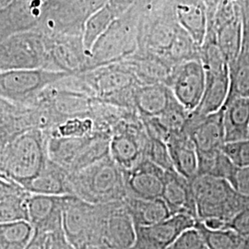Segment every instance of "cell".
<instances>
[{
    "label": "cell",
    "mask_w": 249,
    "mask_h": 249,
    "mask_svg": "<svg viewBox=\"0 0 249 249\" xmlns=\"http://www.w3.org/2000/svg\"><path fill=\"white\" fill-rule=\"evenodd\" d=\"M184 132L195 144L197 153L221 151L225 143L223 108L217 113L203 117H196L189 114Z\"/></svg>",
    "instance_id": "2e32d148"
},
{
    "label": "cell",
    "mask_w": 249,
    "mask_h": 249,
    "mask_svg": "<svg viewBox=\"0 0 249 249\" xmlns=\"http://www.w3.org/2000/svg\"><path fill=\"white\" fill-rule=\"evenodd\" d=\"M146 158L160 166L164 171L175 170L167 143L162 140L149 136V141L146 148Z\"/></svg>",
    "instance_id": "d6a6232c"
},
{
    "label": "cell",
    "mask_w": 249,
    "mask_h": 249,
    "mask_svg": "<svg viewBox=\"0 0 249 249\" xmlns=\"http://www.w3.org/2000/svg\"><path fill=\"white\" fill-rule=\"evenodd\" d=\"M123 203L137 227L154 225L172 216L169 208L161 197L148 199L126 196Z\"/></svg>",
    "instance_id": "d4e9b609"
},
{
    "label": "cell",
    "mask_w": 249,
    "mask_h": 249,
    "mask_svg": "<svg viewBox=\"0 0 249 249\" xmlns=\"http://www.w3.org/2000/svg\"><path fill=\"white\" fill-rule=\"evenodd\" d=\"M196 221L188 214L178 213L154 225L136 226L137 242L133 249H167L183 231L195 227Z\"/></svg>",
    "instance_id": "5bb4252c"
},
{
    "label": "cell",
    "mask_w": 249,
    "mask_h": 249,
    "mask_svg": "<svg viewBox=\"0 0 249 249\" xmlns=\"http://www.w3.org/2000/svg\"><path fill=\"white\" fill-rule=\"evenodd\" d=\"M229 183L238 196L246 203H249V167H237Z\"/></svg>",
    "instance_id": "8d00e7d4"
},
{
    "label": "cell",
    "mask_w": 249,
    "mask_h": 249,
    "mask_svg": "<svg viewBox=\"0 0 249 249\" xmlns=\"http://www.w3.org/2000/svg\"><path fill=\"white\" fill-rule=\"evenodd\" d=\"M99 229V206L75 195H66L62 210V230L75 249H95Z\"/></svg>",
    "instance_id": "52a82bcc"
},
{
    "label": "cell",
    "mask_w": 249,
    "mask_h": 249,
    "mask_svg": "<svg viewBox=\"0 0 249 249\" xmlns=\"http://www.w3.org/2000/svg\"><path fill=\"white\" fill-rule=\"evenodd\" d=\"M75 196L93 205L124 200L126 196L124 173L110 155L83 169L70 173Z\"/></svg>",
    "instance_id": "7a4b0ae2"
},
{
    "label": "cell",
    "mask_w": 249,
    "mask_h": 249,
    "mask_svg": "<svg viewBox=\"0 0 249 249\" xmlns=\"http://www.w3.org/2000/svg\"><path fill=\"white\" fill-rule=\"evenodd\" d=\"M120 62L132 71L141 84H166L172 69V66L160 56L144 51L142 53L136 52Z\"/></svg>",
    "instance_id": "7402d4cb"
},
{
    "label": "cell",
    "mask_w": 249,
    "mask_h": 249,
    "mask_svg": "<svg viewBox=\"0 0 249 249\" xmlns=\"http://www.w3.org/2000/svg\"><path fill=\"white\" fill-rule=\"evenodd\" d=\"M173 95L188 113L199 106L206 85V73L200 59H191L172 67L166 82Z\"/></svg>",
    "instance_id": "7c38bea8"
},
{
    "label": "cell",
    "mask_w": 249,
    "mask_h": 249,
    "mask_svg": "<svg viewBox=\"0 0 249 249\" xmlns=\"http://www.w3.org/2000/svg\"><path fill=\"white\" fill-rule=\"evenodd\" d=\"M167 249H208L202 235L196 227L183 231Z\"/></svg>",
    "instance_id": "e575fe53"
},
{
    "label": "cell",
    "mask_w": 249,
    "mask_h": 249,
    "mask_svg": "<svg viewBox=\"0 0 249 249\" xmlns=\"http://www.w3.org/2000/svg\"><path fill=\"white\" fill-rule=\"evenodd\" d=\"M166 143L175 170L187 180H193L198 174V156L190 137L184 131L172 133Z\"/></svg>",
    "instance_id": "603a6c76"
},
{
    "label": "cell",
    "mask_w": 249,
    "mask_h": 249,
    "mask_svg": "<svg viewBox=\"0 0 249 249\" xmlns=\"http://www.w3.org/2000/svg\"><path fill=\"white\" fill-rule=\"evenodd\" d=\"M69 75L45 69L0 71V98L33 105L47 87Z\"/></svg>",
    "instance_id": "ba28073f"
},
{
    "label": "cell",
    "mask_w": 249,
    "mask_h": 249,
    "mask_svg": "<svg viewBox=\"0 0 249 249\" xmlns=\"http://www.w3.org/2000/svg\"><path fill=\"white\" fill-rule=\"evenodd\" d=\"M124 173L126 196L138 198H159L164 188L165 171L145 158L137 166Z\"/></svg>",
    "instance_id": "9a60e30c"
},
{
    "label": "cell",
    "mask_w": 249,
    "mask_h": 249,
    "mask_svg": "<svg viewBox=\"0 0 249 249\" xmlns=\"http://www.w3.org/2000/svg\"><path fill=\"white\" fill-rule=\"evenodd\" d=\"M241 96L249 98V45H244L237 60L230 67V92L228 98Z\"/></svg>",
    "instance_id": "83f0119b"
},
{
    "label": "cell",
    "mask_w": 249,
    "mask_h": 249,
    "mask_svg": "<svg viewBox=\"0 0 249 249\" xmlns=\"http://www.w3.org/2000/svg\"><path fill=\"white\" fill-rule=\"evenodd\" d=\"M35 233L29 221L0 223V249H24Z\"/></svg>",
    "instance_id": "4316f807"
},
{
    "label": "cell",
    "mask_w": 249,
    "mask_h": 249,
    "mask_svg": "<svg viewBox=\"0 0 249 249\" xmlns=\"http://www.w3.org/2000/svg\"><path fill=\"white\" fill-rule=\"evenodd\" d=\"M141 26L129 14L116 18L93 45L89 55V70L120 62L140 49Z\"/></svg>",
    "instance_id": "5b68a950"
},
{
    "label": "cell",
    "mask_w": 249,
    "mask_h": 249,
    "mask_svg": "<svg viewBox=\"0 0 249 249\" xmlns=\"http://www.w3.org/2000/svg\"><path fill=\"white\" fill-rule=\"evenodd\" d=\"M49 233L35 229V233L24 249H47Z\"/></svg>",
    "instance_id": "ab89813d"
},
{
    "label": "cell",
    "mask_w": 249,
    "mask_h": 249,
    "mask_svg": "<svg viewBox=\"0 0 249 249\" xmlns=\"http://www.w3.org/2000/svg\"><path fill=\"white\" fill-rule=\"evenodd\" d=\"M205 241L208 249H239L244 238L231 229L212 230L197 220L195 225Z\"/></svg>",
    "instance_id": "4dcf8cb0"
},
{
    "label": "cell",
    "mask_w": 249,
    "mask_h": 249,
    "mask_svg": "<svg viewBox=\"0 0 249 249\" xmlns=\"http://www.w3.org/2000/svg\"><path fill=\"white\" fill-rule=\"evenodd\" d=\"M222 151L236 167H249V139L225 142Z\"/></svg>",
    "instance_id": "836d02e7"
},
{
    "label": "cell",
    "mask_w": 249,
    "mask_h": 249,
    "mask_svg": "<svg viewBox=\"0 0 249 249\" xmlns=\"http://www.w3.org/2000/svg\"><path fill=\"white\" fill-rule=\"evenodd\" d=\"M38 69L50 71L46 36L40 30L18 32L0 41V71Z\"/></svg>",
    "instance_id": "8992f818"
},
{
    "label": "cell",
    "mask_w": 249,
    "mask_h": 249,
    "mask_svg": "<svg viewBox=\"0 0 249 249\" xmlns=\"http://www.w3.org/2000/svg\"><path fill=\"white\" fill-rule=\"evenodd\" d=\"M239 249H249V239H244Z\"/></svg>",
    "instance_id": "b9f144b4"
},
{
    "label": "cell",
    "mask_w": 249,
    "mask_h": 249,
    "mask_svg": "<svg viewBox=\"0 0 249 249\" xmlns=\"http://www.w3.org/2000/svg\"><path fill=\"white\" fill-rule=\"evenodd\" d=\"M47 135L33 128L11 139L0 151V177L21 187L36 178L48 160Z\"/></svg>",
    "instance_id": "6da1fadb"
},
{
    "label": "cell",
    "mask_w": 249,
    "mask_h": 249,
    "mask_svg": "<svg viewBox=\"0 0 249 249\" xmlns=\"http://www.w3.org/2000/svg\"><path fill=\"white\" fill-rule=\"evenodd\" d=\"M148 141L142 122L118 119L111 127L110 156L123 171L132 169L146 158Z\"/></svg>",
    "instance_id": "8fae6325"
},
{
    "label": "cell",
    "mask_w": 249,
    "mask_h": 249,
    "mask_svg": "<svg viewBox=\"0 0 249 249\" xmlns=\"http://www.w3.org/2000/svg\"><path fill=\"white\" fill-rule=\"evenodd\" d=\"M200 49L201 47L196 45L187 32L179 26L177 36L163 56V60L173 67L178 63L200 59Z\"/></svg>",
    "instance_id": "f1b7e54d"
},
{
    "label": "cell",
    "mask_w": 249,
    "mask_h": 249,
    "mask_svg": "<svg viewBox=\"0 0 249 249\" xmlns=\"http://www.w3.org/2000/svg\"><path fill=\"white\" fill-rule=\"evenodd\" d=\"M248 239H249V238H248Z\"/></svg>",
    "instance_id": "ee69618b"
},
{
    "label": "cell",
    "mask_w": 249,
    "mask_h": 249,
    "mask_svg": "<svg viewBox=\"0 0 249 249\" xmlns=\"http://www.w3.org/2000/svg\"><path fill=\"white\" fill-rule=\"evenodd\" d=\"M25 189L17 183L0 177V199L22 192Z\"/></svg>",
    "instance_id": "f35d334b"
},
{
    "label": "cell",
    "mask_w": 249,
    "mask_h": 249,
    "mask_svg": "<svg viewBox=\"0 0 249 249\" xmlns=\"http://www.w3.org/2000/svg\"><path fill=\"white\" fill-rule=\"evenodd\" d=\"M161 198L169 208L172 215L188 214L198 220L191 182L179 175L177 171H165Z\"/></svg>",
    "instance_id": "ac0fdd59"
},
{
    "label": "cell",
    "mask_w": 249,
    "mask_h": 249,
    "mask_svg": "<svg viewBox=\"0 0 249 249\" xmlns=\"http://www.w3.org/2000/svg\"><path fill=\"white\" fill-rule=\"evenodd\" d=\"M47 249H75L68 242L63 232L62 228L49 233Z\"/></svg>",
    "instance_id": "74e56055"
},
{
    "label": "cell",
    "mask_w": 249,
    "mask_h": 249,
    "mask_svg": "<svg viewBox=\"0 0 249 249\" xmlns=\"http://www.w3.org/2000/svg\"><path fill=\"white\" fill-rule=\"evenodd\" d=\"M26 190L0 199V223L29 221L27 211Z\"/></svg>",
    "instance_id": "1f68e13d"
},
{
    "label": "cell",
    "mask_w": 249,
    "mask_h": 249,
    "mask_svg": "<svg viewBox=\"0 0 249 249\" xmlns=\"http://www.w3.org/2000/svg\"><path fill=\"white\" fill-rule=\"evenodd\" d=\"M205 226L212 230H221L226 229V222L218 218H209L204 221H201Z\"/></svg>",
    "instance_id": "60d3db41"
},
{
    "label": "cell",
    "mask_w": 249,
    "mask_h": 249,
    "mask_svg": "<svg viewBox=\"0 0 249 249\" xmlns=\"http://www.w3.org/2000/svg\"><path fill=\"white\" fill-rule=\"evenodd\" d=\"M108 0H57L37 29L46 36H81L85 21Z\"/></svg>",
    "instance_id": "30bf717a"
},
{
    "label": "cell",
    "mask_w": 249,
    "mask_h": 249,
    "mask_svg": "<svg viewBox=\"0 0 249 249\" xmlns=\"http://www.w3.org/2000/svg\"><path fill=\"white\" fill-rule=\"evenodd\" d=\"M98 206V238L95 249H133L137 228L123 200Z\"/></svg>",
    "instance_id": "9c48e42d"
},
{
    "label": "cell",
    "mask_w": 249,
    "mask_h": 249,
    "mask_svg": "<svg viewBox=\"0 0 249 249\" xmlns=\"http://www.w3.org/2000/svg\"><path fill=\"white\" fill-rule=\"evenodd\" d=\"M97 129L100 128L96 120L93 117L78 116L68 118L45 132L49 137L78 138L87 136Z\"/></svg>",
    "instance_id": "f546056e"
},
{
    "label": "cell",
    "mask_w": 249,
    "mask_h": 249,
    "mask_svg": "<svg viewBox=\"0 0 249 249\" xmlns=\"http://www.w3.org/2000/svg\"></svg>",
    "instance_id": "7bdbcfd3"
},
{
    "label": "cell",
    "mask_w": 249,
    "mask_h": 249,
    "mask_svg": "<svg viewBox=\"0 0 249 249\" xmlns=\"http://www.w3.org/2000/svg\"><path fill=\"white\" fill-rule=\"evenodd\" d=\"M65 196L30 193L27 197L29 222L36 230L51 233L62 228V210Z\"/></svg>",
    "instance_id": "e0dca14e"
},
{
    "label": "cell",
    "mask_w": 249,
    "mask_h": 249,
    "mask_svg": "<svg viewBox=\"0 0 249 249\" xmlns=\"http://www.w3.org/2000/svg\"><path fill=\"white\" fill-rule=\"evenodd\" d=\"M80 75L94 98L117 108L134 107V91L142 85L122 62L102 66Z\"/></svg>",
    "instance_id": "3957f363"
},
{
    "label": "cell",
    "mask_w": 249,
    "mask_h": 249,
    "mask_svg": "<svg viewBox=\"0 0 249 249\" xmlns=\"http://www.w3.org/2000/svg\"><path fill=\"white\" fill-rule=\"evenodd\" d=\"M226 229H231L244 239L249 238V203L226 223Z\"/></svg>",
    "instance_id": "d590c367"
},
{
    "label": "cell",
    "mask_w": 249,
    "mask_h": 249,
    "mask_svg": "<svg viewBox=\"0 0 249 249\" xmlns=\"http://www.w3.org/2000/svg\"><path fill=\"white\" fill-rule=\"evenodd\" d=\"M23 188L33 194L74 195L70 181V173L50 159L46 161L40 174L26 183Z\"/></svg>",
    "instance_id": "d6986e66"
},
{
    "label": "cell",
    "mask_w": 249,
    "mask_h": 249,
    "mask_svg": "<svg viewBox=\"0 0 249 249\" xmlns=\"http://www.w3.org/2000/svg\"><path fill=\"white\" fill-rule=\"evenodd\" d=\"M175 12L179 26L201 47L209 31L208 11L204 4L200 0H181L177 4Z\"/></svg>",
    "instance_id": "44dd1931"
},
{
    "label": "cell",
    "mask_w": 249,
    "mask_h": 249,
    "mask_svg": "<svg viewBox=\"0 0 249 249\" xmlns=\"http://www.w3.org/2000/svg\"><path fill=\"white\" fill-rule=\"evenodd\" d=\"M223 122L225 142L249 139V97L227 99L223 107Z\"/></svg>",
    "instance_id": "cb8c5ba5"
},
{
    "label": "cell",
    "mask_w": 249,
    "mask_h": 249,
    "mask_svg": "<svg viewBox=\"0 0 249 249\" xmlns=\"http://www.w3.org/2000/svg\"><path fill=\"white\" fill-rule=\"evenodd\" d=\"M190 182L199 221L218 218L227 223L248 204L223 178L197 175Z\"/></svg>",
    "instance_id": "277c9868"
},
{
    "label": "cell",
    "mask_w": 249,
    "mask_h": 249,
    "mask_svg": "<svg viewBox=\"0 0 249 249\" xmlns=\"http://www.w3.org/2000/svg\"><path fill=\"white\" fill-rule=\"evenodd\" d=\"M116 18H118V16L116 11L107 2L106 5L96 10L87 18L82 29L81 37L88 56L99 38L107 32V29Z\"/></svg>",
    "instance_id": "484cf974"
},
{
    "label": "cell",
    "mask_w": 249,
    "mask_h": 249,
    "mask_svg": "<svg viewBox=\"0 0 249 249\" xmlns=\"http://www.w3.org/2000/svg\"><path fill=\"white\" fill-rule=\"evenodd\" d=\"M50 71L80 74L89 70V56L81 36H46Z\"/></svg>",
    "instance_id": "4fadbf2b"
},
{
    "label": "cell",
    "mask_w": 249,
    "mask_h": 249,
    "mask_svg": "<svg viewBox=\"0 0 249 249\" xmlns=\"http://www.w3.org/2000/svg\"><path fill=\"white\" fill-rule=\"evenodd\" d=\"M175 99L164 83L142 84L134 91V108L142 118L158 117L167 110Z\"/></svg>",
    "instance_id": "ffe728a7"
}]
</instances>
